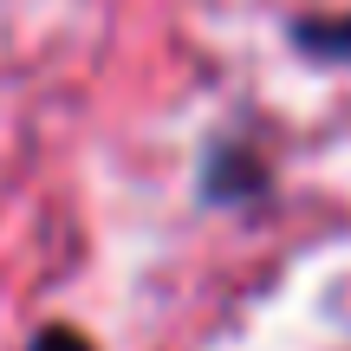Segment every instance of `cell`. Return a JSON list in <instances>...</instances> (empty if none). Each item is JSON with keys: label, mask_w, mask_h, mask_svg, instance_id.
Instances as JSON below:
<instances>
[{"label": "cell", "mask_w": 351, "mask_h": 351, "mask_svg": "<svg viewBox=\"0 0 351 351\" xmlns=\"http://www.w3.org/2000/svg\"><path fill=\"white\" fill-rule=\"evenodd\" d=\"M274 195V163L261 143L247 137H215L195 163V202L202 208H247V202Z\"/></svg>", "instance_id": "6da1fadb"}, {"label": "cell", "mask_w": 351, "mask_h": 351, "mask_svg": "<svg viewBox=\"0 0 351 351\" xmlns=\"http://www.w3.org/2000/svg\"><path fill=\"white\" fill-rule=\"evenodd\" d=\"M287 46L313 65H345L351 72V7H332V13H293L287 26Z\"/></svg>", "instance_id": "7a4b0ae2"}, {"label": "cell", "mask_w": 351, "mask_h": 351, "mask_svg": "<svg viewBox=\"0 0 351 351\" xmlns=\"http://www.w3.org/2000/svg\"><path fill=\"white\" fill-rule=\"evenodd\" d=\"M26 351H98V345H91L78 326H65V319H46V326L26 339Z\"/></svg>", "instance_id": "3957f363"}]
</instances>
